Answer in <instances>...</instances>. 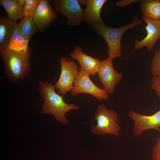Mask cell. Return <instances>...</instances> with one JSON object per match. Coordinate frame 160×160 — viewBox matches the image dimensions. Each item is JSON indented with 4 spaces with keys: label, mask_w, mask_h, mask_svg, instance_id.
<instances>
[{
    "label": "cell",
    "mask_w": 160,
    "mask_h": 160,
    "mask_svg": "<svg viewBox=\"0 0 160 160\" xmlns=\"http://www.w3.org/2000/svg\"><path fill=\"white\" fill-rule=\"evenodd\" d=\"M52 83L39 80V90L44 99L41 113L51 114L58 122L67 125L68 121L65 116L66 113L71 110L79 109V107L65 102L63 96L57 93Z\"/></svg>",
    "instance_id": "cell-1"
},
{
    "label": "cell",
    "mask_w": 160,
    "mask_h": 160,
    "mask_svg": "<svg viewBox=\"0 0 160 160\" xmlns=\"http://www.w3.org/2000/svg\"><path fill=\"white\" fill-rule=\"evenodd\" d=\"M31 49L26 52H19L6 48L0 53L4 63V72L11 81L18 83L24 80L30 72Z\"/></svg>",
    "instance_id": "cell-2"
},
{
    "label": "cell",
    "mask_w": 160,
    "mask_h": 160,
    "mask_svg": "<svg viewBox=\"0 0 160 160\" xmlns=\"http://www.w3.org/2000/svg\"><path fill=\"white\" fill-rule=\"evenodd\" d=\"M142 21L135 16L133 22L118 28L108 27L105 24H92L94 30L104 39L108 47L107 53L108 57L113 59L121 57V40L122 35L128 29L141 25Z\"/></svg>",
    "instance_id": "cell-3"
},
{
    "label": "cell",
    "mask_w": 160,
    "mask_h": 160,
    "mask_svg": "<svg viewBox=\"0 0 160 160\" xmlns=\"http://www.w3.org/2000/svg\"><path fill=\"white\" fill-rule=\"evenodd\" d=\"M118 117L114 110H108L104 105H99L94 118L97 124L91 125V132L94 135H119L121 128L117 122Z\"/></svg>",
    "instance_id": "cell-4"
},
{
    "label": "cell",
    "mask_w": 160,
    "mask_h": 160,
    "mask_svg": "<svg viewBox=\"0 0 160 160\" xmlns=\"http://www.w3.org/2000/svg\"><path fill=\"white\" fill-rule=\"evenodd\" d=\"M61 72L57 81L54 84L58 94L65 95L71 91L79 73V68L75 62L71 58L62 57L60 59Z\"/></svg>",
    "instance_id": "cell-5"
},
{
    "label": "cell",
    "mask_w": 160,
    "mask_h": 160,
    "mask_svg": "<svg viewBox=\"0 0 160 160\" xmlns=\"http://www.w3.org/2000/svg\"><path fill=\"white\" fill-rule=\"evenodd\" d=\"M79 73L74 83L71 91L72 95L76 96L81 93L91 94L100 101L106 100L109 94L103 89L96 86L90 78V75L80 67L79 68Z\"/></svg>",
    "instance_id": "cell-6"
},
{
    "label": "cell",
    "mask_w": 160,
    "mask_h": 160,
    "mask_svg": "<svg viewBox=\"0 0 160 160\" xmlns=\"http://www.w3.org/2000/svg\"><path fill=\"white\" fill-rule=\"evenodd\" d=\"M50 1L55 9L60 12L67 19L68 25L76 26L84 21V10L78 0H52Z\"/></svg>",
    "instance_id": "cell-7"
},
{
    "label": "cell",
    "mask_w": 160,
    "mask_h": 160,
    "mask_svg": "<svg viewBox=\"0 0 160 160\" xmlns=\"http://www.w3.org/2000/svg\"><path fill=\"white\" fill-rule=\"evenodd\" d=\"M113 59L108 57L101 61L97 73L103 89L110 94L113 92L116 86L119 84L123 76L122 73L118 72L114 69Z\"/></svg>",
    "instance_id": "cell-8"
},
{
    "label": "cell",
    "mask_w": 160,
    "mask_h": 160,
    "mask_svg": "<svg viewBox=\"0 0 160 160\" xmlns=\"http://www.w3.org/2000/svg\"><path fill=\"white\" fill-rule=\"evenodd\" d=\"M128 115L134 121L132 133L134 136L140 135L144 131L149 129H155L160 133V110L149 116L139 114L131 110Z\"/></svg>",
    "instance_id": "cell-9"
},
{
    "label": "cell",
    "mask_w": 160,
    "mask_h": 160,
    "mask_svg": "<svg viewBox=\"0 0 160 160\" xmlns=\"http://www.w3.org/2000/svg\"><path fill=\"white\" fill-rule=\"evenodd\" d=\"M142 19L147 23L145 28L147 35L142 40L135 41L134 49L137 50L145 47L148 51H150L153 48L155 42L160 38V20H153L144 17Z\"/></svg>",
    "instance_id": "cell-10"
},
{
    "label": "cell",
    "mask_w": 160,
    "mask_h": 160,
    "mask_svg": "<svg viewBox=\"0 0 160 160\" xmlns=\"http://www.w3.org/2000/svg\"><path fill=\"white\" fill-rule=\"evenodd\" d=\"M47 0H41L33 17L37 29L42 31L48 28L57 17Z\"/></svg>",
    "instance_id": "cell-11"
},
{
    "label": "cell",
    "mask_w": 160,
    "mask_h": 160,
    "mask_svg": "<svg viewBox=\"0 0 160 160\" xmlns=\"http://www.w3.org/2000/svg\"><path fill=\"white\" fill-rule=\"evenodd\" d=\"M80 4H84L86 7L84 10V21L92 24H104L100 15L101 9L106 0H78Z\"/></svg>",
    "instance_id": "cell-12"
},
{
    "label": "cell",
    "mask_w": 160,
    "mask_h": 160,
    "mask_svg": "<svg viewBox=\"0 0 160 160\" xmlns=\"http://www.w3.org/2000/svg\"><path fill=\"white\" fill-rule=\"evenodd\" d=\"M70 55L73 59L76 60L80 67L90 75L94 76L97 73L101 61L98 59L85 54L80 46L76 45Z\"/></svg>",
    "instance_id": "cell-13"
},
{
    "label": "cell",
    "mask_w": 160,
    "mask_h": 160,
    "mask_svg": "<svg viewBox=\"0 0 160 160\" xmlns=\"http://www.w3.org/2000/svg\"><path fill=\"white\" fill-rule=\"evenodd\" d=\"M17 22L9 19L8 17H0V52L7 48L12 36L16 30Z\"/></svg>",
    "instance_id": "cell-14"
},
{
    "label": "cell",
    "mask_w": 160,
    "mask_h": 160,
    "mask_svg": "<svg viewBox=\"0 0 160 160\" xmlns=\"http://www.w3.org/2000/svg\"><path fill=\"white\" fill-rule=\"evenodd\" d=\"M140 5L141 12L144 17L160 20V0H142Z\"/></svg>",
    "instance_id": "cell-15"
},
{
    "label": "cell",
    "mask_w": 160,
    "mask_h": 160,
    "mask_svg": "<svg viewBox=\"0 0 160 160\" xmlns=\"http://www.w3.org/2000/svg\"><path fill=\"white\" fill-rule=\"evenodd\" d=\"M0 4L5 10L10 20L17 22L23 18L22 7L17 0H0Z\"/></svg>",
    "instance_id": "cell-16"
},
{
    "label": "cell",
    "mask_w": 160,
    "mask_h": 160,
    "mask_svg": "<svg viewBox=\"0 0 160 160\" xmlns=\"http://www.w3.org/2000/svg\"><path fill=\"white\" fill-rule=\"evenodd\" d=\"M16 29L25 39L29 40L37 28L33 18L25 16L17 23Z\"/></svg>",
    "instance_id": "cell-17"
},
{
    "label": "cell",
    "mask_w": 160,
    "mask_h": 160,
    "mask_svg": "<svg viewBox=\"0 0 160 160\" xmlns=\"http://www.w3.org/2000/svg\"><path fill=\"white\" fill-rule=\"evenodd\" d=\"M29 41L25 39L16 28L7 48L19 52H27L29 47Z\"/></svg>",
    "instance_id": "cell-18"
},
{
    "label": "cell",
    "mask_w": 160,
    "mask_h": 160,
    "mask_svg": "<svg viewBox=\"0 0 160 160\" xmlns=\"http://www.w3.org/2000/svg\"><path fill=\"white\" fill-rule=\"evenodd\" d=\"M40 1L41 0H26L22 7L24 17L28 16L32 18Z\"/></svg>",
    "instance_id": "cell-19"
},
{
    "label": "cell",
    "mask_w": 160,
    "mask_h": 160,
    "mask_svg": "<svg viewBox=\"0 0 160 160\" xmlns=\"http://www.w3.org/2000/svg\"><path fill=\"white\" fill-rule=\"evenodd\" d=\"M153 77L160 75V49L156 50L153 55L150 66Z\"/></svg>",
    "instance_id": "cell-20"
},
{
    "label": "cell",
    "mask_w": 160,
    "mask_h": 160,
    "mask_svg": "<svg viewBox=\"0 0 160 160\" xmlns=\"http://www.w3.org/2000/svg\"><path fill=\"white\" fill-rule=\"evenodd\" d=\"M151 87L160 99V75L153 77Z\"/></svg>",
    "instance_id": "cell-21"
},
{
    "label": "cell",
    "mask_w": 160,
    "mask_h": 160,
    "mask_svg": "<svg viewBox=\"0 0 160 160\" xmlns=\"http://www.w3.org/2000/svg\"><path fill=\"white\" fill-rule=\"evenodd\" d=\"M151 156L153 160H160V137L156 138V143L153 148Z\"/></svg>",
    "instance_id": "cell-22"
},
{
    "label": "cell",
    "mask_w": 160,
    "mask_h": 160,
    "mask_svg": "<svg viewBox=\"0 0 160 160\" xmlns=\"http://www.w3.org/2000/svg\"><path fill=\"white\" fill-rule=\"evenodd\" d=\"M138 1L135 0H121L116 2L115 4L116 6L118 7H123L126 6L130 3Z\"/></svg>",
    "instance_id": "cell-23"
}]
</instances>
